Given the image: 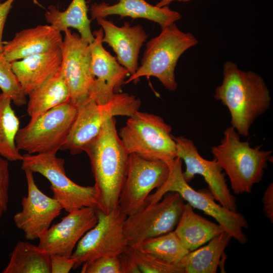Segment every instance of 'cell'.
I'll return each instance as SVG.
<instances>
[{
  "label": "cell",
  "instance_id": "6",
  "mask_svg": "<svg viewBox=\"0 0 273 273\" xmlns=\"http://www.w3.org/2000/svg\"><path fill=\"white\" fill-rule=\"evenodd\" d=\"M171 130V126L161 117L138 111L128 117L118 135L129 154L168 164L176 157Z\"/></svg>",
  "mask_w": 273,
  "mask_h": 273
},
{
  "label": "cell",
  "instance_id": "29",
  "mask_svg": "<svg viewBox=\"0 0 273 273\" xmlns=\"http://www.w3.org/2000/svg\"><path fill=\"white\" fill-rule=\"evenodd\" d=\"M0 88L17 106L25 105L27 101L18 79L13 71L11 63L0 54Z\"/></svg>",
  "mask_w": 273,
  "mask_h": 273
},
{
  "label": "cell",
  "instance_id": "24",
  "mask_svg": "<svg viewBox=\"0 0 273 273\" xmlns=\"http://www.w3.org/2000/svg\"><path fill=\"white\" fill-rule=\"evenodd\" d=\"M85 0H72L68 8L61 11L55 6H50L44 14L46 20L60 31L69 28L78 30L79 35L89 43L94 39L90 28L91 20L88 18Z\"/></svg>",
  "mask_w": 273,
  "mask_h": 273
},
{
  "label": "cell",
  "instance_id": "37",
  "mask_svg": "<svg viewBox=\"0 0 273 273\" xmlns=\"http://www.w3.org/2000/svg\"><path fill=\"white\" fill-rule=\"evenodd\" d=\"M5 212L3 209V208L2 207V206L0 205V218L2 216L3 213Z\"/></svg>",
  "mask_w": 273,
  "mask_h": 273
},
{
  "label": "cell",
  "instance_id": "31",
  "mask_svg": "<svg viewBox=\"0 0 273 273\" xmlns=\"http://www.w3.org/2000/svg\"><path fill=\"white\" fill-rule=\"evenodd\" d=\"M10 173L8 160L0 155V205L5 211L9 202Z\"/></svg>",
  "mask_w": 273,
  "mask_h": 273
},
{
  "label": "cell",
  "instance_id": "3",
  "mask_svg": "<svg viewBox=\"0 0 273 273\" xmlns=\"http://www.w3.org/2000/svg\"><path fill=\"white\" fill-rule=\"evenodd\" d=\"M261 146L250 147L242 142L232 126L223 131L220 144L211 148L214 159L228 176L231 187L236 195L249 194L254 186L262 179L271 151L260 150Z\"/></svg>",
  "mask_w": 273,
  "mask_h": 273
},
{
  "label": "cell",
  "instance_id": "27",
  "mask_svg": "<svg viewBox=\"0 0 273 273\" xmlns=\"http://www.w3.org/2000/svg\"><path fill=\"white\" fill-rule=\"evenodd\" d=\"M132 246L171 264H177L189 252L174 231L146 239Z\"/></svg>",
  "mask_w": 273,
  "mask_h": 273
},
{
  "label": "cell",
  "instance_id": "1",
  "mask_svg": "<svg viewBox=\"0 0 273 273\" xmlns=\"http://www.w3.org/2000/svg\"><path fill=\"white\" fill-rule=\"evenodd\" d=\"M88 155L97 192V209L108 213L118 206L125 180L129 153L119 136L115 117L107 121L84 149Z\"/></svg>",
  "mask_w": 273,
  "mask_h": 273
},
{
  "label": "cell",
  "instance_id": "14",
  "mask_svg": "<svg viewBox=\"0 0 273 273\" xmlns=\"http://www.w3.org/2000/svg\"><path fill=\"white\" fill-rule=\"evenodd\" d=\"M27 196L21 201L22 209L13 217L14 223L22 231L26 239H39L60 214L63 208L55 198L42 193L35 184L33 173L25 168Z\"/></svg>",
  "mask_w": 273,
  "mask_h": 273
},
{
  "label": "cell",
  "instance_id": "36",
  "mask_svg": "<svg viewBox=\"0 0 273 273\" xmlns=\"http://www.w3.org/2000/svg\"><path fill=\"white\" fill-rule=\"evenodd\" d=\"M191 1L192 0H160L156 4V6L158 7H162L169 6L171 3L174 2L187 3Z\"/></svg>",
  "mask_w": 273,
  "mask_h": 273
},
{
  "label": "cell",
  "instance_id": "15",
  "mask_svg": "<svg viewBox=\"0 0 273 273\" xmlns=\"http://www.w3.org/2000/svg\"><path fill=\"white\" fill-rule=\"evenodd\" d=\"M97 221L96 208L85 207L69 212L40 236L38 246L50 255L70 257L79 241Z\"/></svg>",
  "mask_w": 273,
  "mask_h": 273
},
{
  "label": "cell",
  "instance_id": "4",
  "mask_svg": "<svg viewBox=\"0 0 273 273\" xmlns=\"http://www.w3.org/2000/svg\"><path fill=\"white\" fill-rule=\"evenodd\" d=\"M198 43L194 34L182 31L175 23L162 28L160 34L146 43L141 65L125 84L136 82L142 77L153 76L166 89L175 91L178 85L174 73L178 60L186 51Z\"/></svg>",
  "mask_w": 273,
  "mask_h": 273
},
{
  "label": "cell",
  "instance_id": "25",
  "mask_svg": "<svg viewBox=\"0 0 273 273\" xmlns=\"http://www.w3.org/2000/svg\"><path fill=\"white\" fill-rule=\"evenodd\" d=\"M3 273H51L50 255L28 242L16 245Z\"/></svg>",
  "mask_w": 273,
  "mask_h": 273
},
{
  "label": "cell",
  "instance_id": "11",
  "mask_svg": "<svg viewBox=\"0 0 273 273\" xmlns=\"http://www.w3.org/2000/svg\"><path fill=\"white\" fill-rule=\"evenodd\" d=\"M169 171L168 164L163 161L129 154L126 176L118 201L120 209L128 216L142 208L151 191L166 181Z\"/></svg>",
  "mask_w": 273,
  "mask_h": 273
},
{
  "label": "cell",
  "instance_id": "20",
  "mask_svg": "<svg viewBox=\"0 0 273 273\" xmlns=\"http://www.w3.org/2000/svg\"><path fill=\"white\" fill-rule=\"evenodd\" d=\"M93 33L94 39L89 43L92 72L97 81L103 86L112 92L120 93L129 73L103 47L102 28Z\"/></svg>",
  "mask_w": 273,
  "mask_h": 273
},
{
  "label": "cell",
  "instance_id": "12",
  "mask_svg": "<svg viewBox=\"0 0 273 273\" xmlns=\"http://www.w3.org/2000/svg\"><path fill=\"white\" fill-rule=\"evenodd\" d=\"M64 32L61 68L69 89V100L77 106L89 98L95 80L89 43L69 29Z\"/></svg>",
  "mask_w": 273,
  "mask_h": 273
},
{
  "label": "cell",
  "instance_id": "26",
  "mask_svg": "<svg viewBox=\"0 0 273 273\" xmlns=\"http://www.w3.org/2000/svg\"><path fill=\"white\" fill-rule=\"evenodd\" d=\"M11 102L8 97L0 94V155L8 161H21L23 155L16 143L20 121Z\"/></svg>",
  "mask_w": 273,
  "mask_h": 273
},
{
  "label": "cell",
  "instance_id": "23",
  "mask_svg": "<svg viewBox=\"0 0 273 273\" xmlns=\"http://www.w3.org/2000/svg\"><path fill=\"white\" fill-rule=\"evenodd\" d=\"M27 96V112L30 118L36 117L69 100V92L61 68Z\"/></svg>",
  "mask_w": 273,
  "mask_h": 273
},
{
  "label": "cell",
  "instance_id": "32",
  "mask_svg": "<svg viewBox=\"0 0 273 273\" xmlns=\"http://www.w3.org/2000/svg\"><path fill=\"white\" fill-rule=\"evenodd\" d=\"M51 273H68L76 263V260L70 257L57 254L50 255Z\"/></svg>",
  "mask_w": 273,
  "mask_h": 273
},
{
  "label": "cell",
  "instance_id": "28",
  "mask_svg": "<svg viewBox=\"0 0 273 273\" xmlns=\"http://www.w3.org/2000/svg\"><path fill=\"white\" fill-rule=\"evenodd\" d=\"M126 252L135 262L141 272L185 273L184 269L178 265L166 262L135 246H129Z\"/></svg>",
  "mask_w": 273,
  "mask_h": 273
},
{
  "label": "cell",
  "instance_id": "16",
  "mask_svg": "<svg viewBox=\"0 0 273 273\" xmlns=\"http://www.w3.org/2000/svg\"><path fill=\"white\" fill-rule=\"evenodd\" d=\"M96 20L103 31L102 42L111 47L117 61L127 69L129 75L133 74L139 67L140 49L148 37L142 26H131L125 22L122 26H118L104 18Z\"/></svg>",
  "mask_w": 273,
  "mask_h": 273
},
{
  "label": "cell",
  "instance_id": "21",
  "mask_svg": "<svg viewBox=\"0 0 273 273\" xmlns=\"http://www.w3.org/2000/svg\"><path fill=\"white\" fill-rule=\"evenodd\" d=\"M184 246L193 251L225 231L218 223L210 221L195 213L185 203L180 219L173 230Z\"/></svg>",
  "mask_w": 273,
  "mask_h": 273
},
{
  "label": "cell",
  "instance_id": "22",
  "mask_svg": "<svg viewBox=\"0 0 273 273\" xmlns=\"http://www.w3.org/2000/svg\"><path fill=\"white\" fill-rule=\"evenodd\" d=\"M232 238L224 231L211 239L205 246L189 251L176 264L184 269L185 273H215Z\"/></svg>",
  "mask_w": 273,
  "mask_h": 273
},
{
  "label": "cell",
  "instance_id": "9",
  "mask_svg": "<svg viewBox=\"0 0 273 273\" xmlns=\"http://www.w3.org/2000/svg\"><path fill=\"white\" fill-rule=\"evenodd\" d=\"M185 200L175 192L165 193L156 202L146 204L127 216L124 232L129 246L166 234L175 228L181 215Z\"/></svg>",
  "mask_w": 273,
  "mask_h": 273
},
{
  "label": "cell",
  "instance_id": "30",
  "mask_svg": "<svg viewBox=\"0 0 273 273\" xmlns=\"http://www.w3.org/2000/svg\"><path fill=\"white\" fill-rule=\"evenodd\" d=\"M81 273H121L118 256H104L82 264Z\"/></svg>",
  "mask_w": 273,
  "mask_h": 273
},
{
  "label": "cell",
  "instance_id": "33",
  "mask_svg": "<svg viewBox=\"0 0 273 273\" xmlns=\"http://www.w3.org/2000/svg\"><path fill=\"white\" fill-rule=\"evenodd\" d=\"M263 212L265 216L273 222V184H270L265 189L262 198Z\"/></svg>",
  "mask_w": 273,
  "mask_h": 273
},
{
  "label": "cell",
  "instance_id": "18",
  "mask_svg": "<svg viewBox=\"0 0 273 273\" xmlns=\"http://www.w3.org/2000/svg\"><path fill=\"white\" fill-rule=\"evenodd\" d=\"M92 19L105 18L110 15L142 18L158 23L163 28L175 23L181 18L177 11L168 6L162 7L152 5L145 0H118L113 5L105 2L94 3L90 8Z\"/></svg>",
  "mask_w": 273,
  "mask_h": 273
},
{
  "label": "cell",
  "instance_id": "17",
  "mask_svg": "<svg viewBox=\"0 0 273 273\" xmlns=\"http://www.w3.org/2000/svg\"><path fill=\"white\" fill-rule=\"evenodd\" d=\"M61 32L50 25H37L22 30L4 42L3 54L9 62L61 48Z\"/></svg>",
  "mask_w": 273,
  "mask_h": 273
},
{
  "label": "cell",
  "instance_id": "5",
  "mask_svg": "<svg viewBox=\"0 0 273 273\" xmlns=\"http://www.w3.org/2000/svg\"><path fill=\"white\" fill-rule=\"evenodd\" d=\"M168 165L169 171L166 181L154 193L148 196L145 204L160 200L167 192H176L193 208L213 217L239 243L242 244L247 243L248 238L243 229L248 228V223L242 214L217 204L209 191H196L193 189L183 176L182 160L180 158L176 157Z\"/></svg>",
  "mask_w": 273,
  "mask_h": 273
},
{
  "label": "cell",
  "instance_id": "7",
  "mask_svg": "<svg viewBox=\"0 0 273 273\" xmlns=\"http://www.w3.org/2000/svg\"><path fill=\"white\" fill-rule=\"evenodd\" d=\"M77 106L70 100L30 118L20 128L16 143L28 154L55 153L62 150L76 118Z\"/></svg>",
  "mask_w": 273,
  "mask_h": 273
},
{
  "label": "cell",
  "instance_id": "34",
  "mask_svg": "<svg viewBox=\"0 0 273 273\" xmlns=\"http://www.w3.org/2000/svg\"><path fill=\"white\" fill-rule=\"evenodd\" d=\"M15 0H6L0 2V54L3 53L4 42L3 41V32L8 15Z\"/></svg>",
  "mask_w": 273,
  "mask_h": 273
},
{
  "label": "cell",
  "instance_id": "10",
  "mask_svg": "<svg viewBox=\"0 0 273 273\" xmlns=\"http://www.w3.org/2000/svg\"><path fill=\"white\" fill-rule=\"evenodd\" d=\"M98 221L78 242L71 257L73 269L104 256H119L129 246L124 232L127 215L118 206L108 213L96 208Z\"/></svg>",
  "mask_w": 273,
  "mask_h": 273
},
{
  "label": "cell",
  "instance_id": "35",
  "mask_svg": "<svg viewBox=\"0 0 273 273\" xmlns=\"http://www.w3.org/2000/svg\"><path fill=\"white\" fill-rule=\"evenodd\" d=\"M121 273H141L138 267L126 251L118 256Z\"/></svg>",
  "mask_w": 273,
  "mask_h": 273
},
{
  "label": "cell",
  "instance_id": "19",
  "mask_svg": "<svg viewBox=\"0 0 273 273\" xmlns=\"http://www.w3.org/2000/svg\"><path fill=\"white\" fill-rule=\"evenodd\" d=\"M61 48L11 62L13 72L26 95L41 85L60 69Z\"/></svg>",
  "mask_w": 273,
  "mask_h": 273
},
{
  "label": "cell",
  "instance_id": "2",
  "mask_svg": "<svg viewBox=\"0 0 273 273\" xmlns=\"http://www.w3.org/2000/svg\"><path fill=\"white\" fill-rule=\"evenodd\" d=\"M222 75L214 98L228 108L231 126L240 135L247 136L256 119L270 106L268 87L259 74L241 70L231 61L223 63Z\"/></svg>",
  "mask_w": 273,
  "mask_h": 273
},
{
  "label": "cell",
  "instance_id": "13",
  "mask_svg": "<svg viewBox=\"0 0 273 273\" xmlns=\"http://www.w3.org/2000/svg\"><path fill=\"white\" fill-rule=\"evenodd\" d=\"M173 139L176 157L186 165V170L183 171L185 180L189 183L196 174L202 176L215 201L230 210L237 211L236 199L231 193L222 169L217 161L214 159L208 160L203 158L191 140L184 136H173Z\"/></svg>",
  "mask_w": 273,
  "mask_h": 273
},
{
  "label": "cell",
  "instance_id": "8",
  "mask_svg": "<svg viewBox=\"0 0 273 273\" xmlns=\"http://www.w3.org/2000/svg\"><path fill=\"white\" fill-rule=\"evenodd\" d=\"M56 154H25L21 160L22 169H28L45 177L51 184L53 198L67 212L85 207L97 208L95 187L82 186L71 180L65 171L64 160Z\"/></svg>",
  "mask_w": 273,
  "mask_h": 273
}]
</instances>
